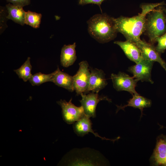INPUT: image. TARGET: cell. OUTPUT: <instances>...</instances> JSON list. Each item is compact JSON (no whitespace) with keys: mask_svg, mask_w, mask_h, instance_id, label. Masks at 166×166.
Returning <instances> with one entry per match:
<instances>
[{"mask_svg":"<svg viewBox=\"0 0 166 166\" xmlns=\"http://www.w3.org/2000/svg\"><path fill=\"white\" fill-rule=\"evenodd\" d=\"M164 5L163 2L155 3H145L140 6L141 13L132 17L121 16L113 18L115 28L117 32L121 33L126 40L135 43L141 39L140 36L145 31L146 16L155 8Z\"/></svg>","mask_w":166,"mask_h":166,"instance_id":"cell-1","label":"cell"},{"mask_svg":"<svg viewBox=\"0 0 166 166\" xmlns=\"http://www.w3.org/2000/svg\"><path fill=\"white\" fill-rule=\"evenodd\" d=\"M113 18L105 14L93 16L87 22L89 34L100 43H106L113 40L118 32Z\"/></svg>","mask_w":166,"mask_h":166,"instance_id":"cell-2","label":"cell"},{"mask_svg":"<svg viewBox=\"0 0 166 166\" xmlns=\"http://www.w3.org/2000/svg\"><path fill=\"white\" fill-rule=\"evenodd\" d=\"M146 33L150 43L156 42V39L166 32V22L163 8L154 9L147 15L146 22Z\"/></svg>","mask_w":166,"mask_h":166,"instance_id":"cell-3","label":"cell"},{"mask_svg":"<svg viewBox=\"0 0 166 166\" xmlns=\"http://www.w3.org/2000/svg\"><path fill=\"white\" fill-rule=\"evenodd\" d=\"M70 162L72 166H98L105 164L103 158L97 151L90 148L77 149L71 152Z\"/></svg>","mask_w":166,"mask_h":166,"instance_id":"cell-4","label":"cell"},{"mask_svg":"<svg viewBox=\"0 0 166 166\" xmlns=\"http://www.w3.org/2000/svg\"><path fill=\"white\" fill-rule=\"evenodd\" d=\"M79 67L73 76L74 87L77 95L88 93L89 77L90 74L89 64L86 61L79 63Z\"/></svg>","mask_w":166,"mask_h":166,"instance_id":"cell-5","label":"cell"},{"mask_svg":"<svg viewBox=\"0 0 166 166\" xmlns=\"http://www.w3.org/2000/svg\"><path fill=\"white\" fill-rule=\"evenodd\" d=\"M111 78L113 87L117 91H125L132 94H138L135 90L138 81L133 77L120 72L117 74H112Z\"/></svg>","mask_w":166,"mask_h":166,"instance_id":"cell-6","label":"cell"},{"mask_svg":"<svg viewBox=\"0 0 166 166\" xmlns=\"http://www.w3.org/2000/svg\"><path fill=\"white\" fill-rule=\"evenodd\" d=\"M72 100L69 102L62 100L57 101L61 108L63 120L69 124H73L85 115L82 106H76L72 103Z\"/></svg>","mask_w":166,"mask_h":166,"instance_id":"cell-7","label":"cell"},{"mask_svg":"<svg viewBox=\"0 0 166 166\" xmlns=\"http://www.w3.org/2000/svg\"><path fill=\"white\" fill-rule=\"evenodd\" d=\"M98 93L92 92L87 94L81 95L82 99L80 102L83 108L84 114L90 118L96 117V107L99 102L102 100L111 102V99L107 97L100 96Z\"/></svg>","mask_w":166,"mask_h":166,"instance_id":"cell-8","label":"cell"},{"mask_svg":"<svg viewBox=\"0 0 166 166\" xmlns=\"http://www.w3.org/2000/svg\"><path fill=\"white\" fill-rule=\"evenodd\" d=\"M154 62L144 58L135 65L130 67L128 71L138 81L148 82L153 84V81L151 78V73Z\"/></svg>","mask_w":166,"mask_h":166,"instance_id":"cell-9","label":"cell"},{"mask_svg":"<svg viewBox=\"0 0 166 166\" xmlns=\"http://www.w3.org/2000/svg\"><path fill=\"white\" fill-rule=\"evenodd\" d=\"M150 161L152 165L166 166V135L161 134L157 137Z\"/></svg>","mask_w":166,"mask_h":166,"instance_id":"cell-10","label":"cell"},{"mask_svg":"<svg viewBox=\"0 0 166 166\" xmlns=\"http://www.w3.org/2000/svg\"><path fill=\"white\" fill-rule=\"evenodd\" d=\"M135 44L140 50L144 58L158 62L166 71V63L161 58L153 44L141 40Z\"/></svg>","mask_w":166,"mask_h":166,"instance_id":"cell-11","label":"cell"},{"mask_svg":"<svg viewBox=\"0 0 166 166\" xmlns=\"http://www.w3.org/2000/svg\"><path fill=\"white\" fill-rule=\"evenodd\" d=\"M90 117L85 115L81 119L73 123V128L75 133L78 136H83L89 132L94 134L103 140H109L114 142L119 138L111 139L100 136L97 133L95 132L92 129V123Z\"/></svg>","mask_w":166,"mask_h":166,"instance_id":"cell-12","label":"cell"},{"mask_svg":"<svg viewBox=\"0 0 166 166\" xmlns=\"http://www.w3.org/2000/svg\"><path fill=\"white\" fill-rule=\"evenodd\" d=\"M90 74L89 77L88 93L90 91L98 93L104 89L108 83L105 78L104 71L97 68H90Z\"/></svg>","mask_w":166,"mask_h":166,"instance_id":"cell-13","label":"cell"},{"mask_svg":"<svg viewBox=\"0 0 166 166\" xmlns=\"http://www.w3.org/2000/svg\"><path fill=\"white\" fill-rule=\"evenodd\" d=\"M114 43L118 45L127 57L136 64L144 59L140 50L134 43L126 40L124 42L116 41Z\"/></svg>","mask_w":166,"mask_h":166,"instance_id":"cell-14","label":"cell"},{"mask_svg":"<svg viewBox=\"0 0 166 166\" xmlns=\"http://www.w3.org/2000/svg\"><path fill=\"white\" fill-rule=\"evenodd\" d=\"M53 82L57 86L65 88L69 91L74 90L73 77L61 71L58 66L54 71Z\"/></svg>","mask_w":166,"mask_h":166,"instance_id":"cell-15","label":"cell"},{"mask_svg":"<svg viewBox=\"0 0 166 166\" xmlns=\"http://www.w3.org/2000/svg\"><path fill=\"white\" fill-rule=\"evenodd\" d=\"M75 42L64 45L62 47L60 55V62L62 66L68 67L73 64L77 59Z\"/></svg>","mask_w":166,"mask_h":166,"instance_id":"cell-16","label":"cell"},{"mask_svg":"<svg viewBox=\"0 0 166 166\" xmlns=\"http://www.w3.org/2000/svg\"><path fill=\"white\" fill-rule=\"evenodd\" d=\"M132 97L128 101V104L123 106H117L116 113L120 109L124 110V108L128 106L139 109L141 112V117L143 115V109L151 106L152 102L151 100L140 95L132 94Z\"/></svg>","mask_w":166,"mask_h":166,"instance_id":"cell-17","label":"cell"},{"mask_svg":"<svg viewBox=\"0 0 166 166\" xmlns=\"http://www.w3.org/2000/svg\"><path fill=\"white\" fill-rule=\"evenodd\" d=\"M8 15L6 18L22 26L24 25L26 12L23 7L9 3L6 5Z\"/></svg>","mask_w":166,"mask_h":166,"instance_id":"cell-18","label":"cell"},{"mask_svg":"<svg viewBox=\"0 0 166 166\" xmlns=\"http://www.w3.org/2000/svg\"><path fill=\"white\" fill-rule=\"evenodd\" d=\"M32 68L30 58L28 57L19 68L14 71L20 78L22 79L24 82H26L29 81L32 75L31 73Z\"/></svg>","mask_w":166,"mask_h":166,"instance_id":"cell-19","label":"cell"},{"mask_svg":"<svg viewBox=\"0 0 166 166\" xmlns=\"http://www.w3.org/2000/svg\"><path fill=\"white\" fill-rule=\"evenodd\" d=\"M42 17L41 14L28 10L26 12L25 24L34 28H39Z\"/></svg>","mask_w":166,"mask_h":166,"instance_id":"cell-20","label":"cell"},{"mask_svg":"<svg viewBox=\"0 0 166 166\" xmlns=\"http://www.w3.org/2000/svg\"><path fill=\"white\" fill-rule=\"evenodd\" d=\"M54 72L49 74H45L39 72L32 75L29 80L33 86L40 85L47 82H53L52 77Z\"/></svg>","mask_w":166,"mask_h":166,"instance_id":"cell-21","label":"cell"},{"mask_svg":"<svg viewBox=\"0 0 166 166\" xmlns=\"http://www.w3.org/2000/svg\"><path fill=\"white\" fill-rule=\"evenodd\" d=\"M156 41L158 42L156 47V51L160 54L164 53L166 49V32L162 35L157 37Z\"/></svg>","mask_w":166,"mask_h":166,"instance_id":"cell-22","label":"cell"},{"mask_svg":"<svg viewBox=\"0 0 166 166\" xmlns=\"http://www.w3.org/2000/svg\"><path fill=\"white\" fill-rule=\"evenodd\" d=\"M7 2L11 3L15 6L23 7L29 5L30 3V0H6Z\"/></svg>","mask_w":166,"mask_h":166,"instance_id":"cell-23","label":"cell"},{"mask_svg":"<svg viewBox=\"0 0 166 166\" xmlns=\"http://www.w3.org/2000/svg\"><path fill=\"white\" fill-rule=\"evenodd\" d=\"M78 4L80 5H85L92 4L97 5L100 7L101 12V5L105 0H78Z\"/></svg>","mask_w":166,"mask_h":166,"instance_id":"cell-24","label":"cell"},{"mask_svg":"<svg viewBox=\"0 0 166 166\" xmlns=\"http://www.w3.org/2000/svg\"><path fill=\"white\" fill-rule=\"evenodd\" d=\"M163 10H164V12L165 13V21H166V9H164V8H163Z\"/></svg>","mask_w":166,"mask_h":166,"instance_id":"cell-25","label":"cell"}]
</instances>
